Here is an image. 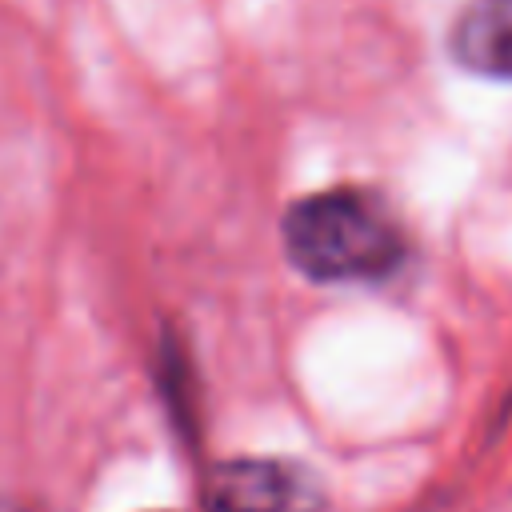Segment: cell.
Masks as SVG:
<instances>
[{
  "label": "cell",
  "mask_w": 512,
  "mask_h": 512,
  "mask_svg": "<svg viewBox=\"0 0 512 512\" xmlns=\"http://www.w3.org/2000/svg\"><path fill=\"white\" fill-rule=\"evenodd\" d=\"M204 512H328V500L292 460H232L216 472Z\"/></svg>",
  "instance_id": "cell-2"
},
{
  "label": "cell",
  "mask_w": 512,
  "mask_h": 512,
  "mask_svg": "<svg viewBox=\"0 0 512 512\" xmlns=\"http://www.w3.org/2000/svg\"><path fill=\"white\" fill-rule=\"evenodd\" d=\"M0 512H8V508H0Z\"/></svg>",
  "instance_id": "cell-4"
},
{
  "label": "cell",
  "mask_w": 512,
  "mask_h": 512,
  "mask_svg": "<svg viewBox=\"0 0 512 512\" xmlns=\"http://www.w3.org/2000/svg\"><path fill=\"white\" fill-rule=\"evenodd\" d=\"M284 248L316 280H376L400 264L404 236L372 192L328 188L288 208Z\"/></svg>",
  "instance_id": "cell-1"
},
{
  "label": "cell",
  "mask_w": 512,
  "mask_h": 512,
  "mask_svg": "<svg viewBox=\"0 0 512 512\" xmlns=\"http://www.w3.org/2000/svg\"><path fill=\"white\" fill-rule=\"evenodd\" d=\"M452 44L472 72L512 80V0H472L456 20Z\"/></svg>",
  "instance_id": "cell-3"
}]
</instances>
